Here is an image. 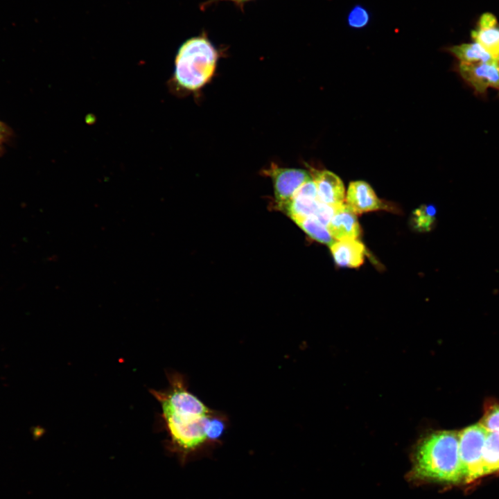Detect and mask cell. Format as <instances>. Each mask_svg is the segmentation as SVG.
<instances>
[{"label": "cell", "mask_w": 499, "mask_h": 499, "mask_svg": "<svg viewBox=\"0 0 499 499\" xmlns=\"http://www.w3.org/2000/svg\"><path fill=\"white\" fill-rule=\"evenodd\" d=\"M346 204L356 214L377 210L394 211V205L380 200L371 186L364 181H354L349 184Z\"/></svg>", "instance_id": "cell-7"}, {"label": "cell", "mask_w": 499, "mask_h": 499, "mask_svg": "<svg viewBox=\"0 0 499 499\" xmlns=\"http://www.w3.org/2000/svg\"><path fill=\"white\" fill-rule=\"evenodd\" d=\"M435 209L432 205H422L412 213V224L419 231H430L435 220Z\"/></svg>", "instance_id": "cell-16"}, {"label": "cell", "mask_w": 499, "mask_h": 499, "mask_svg": "<svg viewBox=\"0 0 499 499\" xmlns=\"http://www.w3.org/2000/svg\"><path fill=\"white\" fill-rule=\"evenodd\" d=\"M218 57L216 49L208 39L198 36L187 40L175 56L173 86L188 92L200 89L213 77Z\"/></svg>", "instance_id": "cell-3"}, {"label": "cell", "mask_w": 499, "mask_h": 499, "mask_svg": "<svg viewBox=\"0 0 499 499\" xmlns=\"http://www.w3.org/2000/svg\"><path fill=\"white\" fill-rule=\"evenodd\" d=\"M488 430L479 422L459 432V453L463 479L472 482L482 476L483 449Z\"/></svg>", "instance_id": "cell-4"}, {"label": "cell", "mask_w": 499, "mask_h": 499, "mask_svg": "<svg viewBox=\"0 0 499 499\" xmlns=\"http://www.w3.org/2000/svg\"><path fill=\"white\" fill-rule=\"evenodd\" d=\"M11 137L10 128L0 121V150Z\"/></svg>", "instance_id": "cell-20"}, {"label": "cell", "mask_w": 499, "mask_h": 499, "mask_svg": "<svg viewBox=\"0 0 499 499\" xmlns=\"http://www.w3.org/2000/svg\"><path fill=\"white\" fill-rule=\"evenodd\" d=\"M338 205H330L320 202L313 217L327 227Z\"/></svg>", "instance_id": "cell-19"}, {"label": "cell", "mask_w": 499, "mask_h": 499, "mask_svg": "<svg viewBox=\"0 0 499 499\" xmlns=\"http://www.w3.org/2000/svg\"><path fill=\"white\" fill-rule=\"evenodd\" d=\"M471 36L473 42L497 59L499 54V23L493 14L483 13L475 28L471 30Z\"/></svg>", "instance_id": "cell-9"}, {"label": "cell", "mask_w": 499, "mask_h": 499, "mask_svg": "<svg viewBox=\"0 0 499 499\" xmlns=\"http://www.w3.org/2000/svg\"><path fill=\"white\" fill-rule=\"evenodd\" d=\"M312 177L316 186L318 200L321 202L330 205L344 203V186L337 175L326 170H314Z\"/></svg>", "instance_id": "cell-8"}, {"label": "cell", "mask_w": 499, "mask_h": 499, "mask_svg": "<svg viewBox=\"0 0 499 499\" xmlns=\"http://www.w3.org/2000/svg\"><path fill=\"white\" fill-rule=\"evenodd\" d=\"M329 247L335 262L340 267L358 268L364 262L365 247L357 239L335 241Z\"/></svg>", "instance_id": "cell-11"}, {"label": "cell", "mask_w": 499, "mask_h": 499, "mask_svg": "<svg viewBox=\"0 0 499 499\" xmlns=\"http://www.w3.org/2000/svg\"><path fill=\"white\" fill-rule=\"evenodd\" d=\"M320 201L318 198L294 195L291 200L283 208L292 220L299 218L313 216Z\"/></svg>", "instance_id": "cell-14"}, {"label": "cell", "mask_w": 499, "mask_h": 499, "mask_svg": "<svg viewBox=\"0 0 499 499\" xmlns=\"http://www.w3.org/2000/svg\"><path fill=\"white\" fill-rule=\"evenodd\" d=\"M292 220L310 238L319 243L331 245L335 241L331 236L327 227L313 216L299 218Z\"/></svg>", "instance_id": "cell-15"}, {"label": "cell", "mask_w": 499, "mask_h": 499, "mask_svg": "<svg viewBox=\"0 0 499 499\" xmlns=\"http://www.w3.org/2000/svg\"><path fill=\"white\" fill-rule=\"evenodd\" d=\"M414 473L417 477L439 482L463 480L459 432L441 431L423 439L416 451Z\"/></svg>", "instance_id": "cell-2"}, {"label": "cell", "mask_w": 499, "mask_h": 499, "mask_svg": "<svg viewBox=\"0 0 499 499\" xmlns=\"http://www.w3.org/2000/svg\"><path fill=\"white\" fill-rule=\"evenodd\" d=\"M447 51L460 63L474 64L495 60L475 42L453 45L448 47Z\"/></svg>", "instance_id": "cell-12"}, {"label": "cell", "mask_w": 499, "mask_h": 499, "mask_svg": "<svg viewBox=\"0 0 499 499\" xmlns=\"http://www.w3.org/2000/svg\"><path fill=\"white\" fill-rule=\"evenodd\" d=\"M166 375L167 388L150 392L160 405L162 427L173 450L186 456L216 442L227 427L226 415L210 409L191 393L183 374L167 371Z\"/></svg>", "instance_id": "cell-1"}, {"label": "cell", "mask_w": 499, "mask_h": 499, "mask_svg": "<svg viewBox=\"0 0 499 499\" xmlns=\"http://www.w3.org/2000/svg\"><path fill=\"white\" fill-rule=\"evenodd\" d=\"M499 471V432L488 431L482 455V476Z\"/></svg>", "instance_id": "cell-13"}, {"label": "cell", "mask_w": 499, "mask_h": 499, "mask_svg": "<svg viewBox=\"0 0 499 499\" xmlns=\"http://www.w3.org/2000/svg\"><path fill=\"white\" fill-rule=\"evenodd\" d=\"M263 173L272 180L277 206L280 209H283L291 200L295 191L303 184L312 178L303 169L282 168L274 164Z\"/></svg>", "instance_id": "cell-6"}, {"label": "cell", "mask_w": 499, "mask_h": 499, "mask_svg": "<svg viewBox=\"0 0 499 499\" xmlns=\"http://www.w3.org/2000/svg\"><path fill=\"white\" fill-rule=\"evenodd\" d=\"M347 21L350 28H362L369 23L370 14L362 6L356 5L349 11Z\"/></svg>", "instance_id": "cell-17"}, {"label": "cell", "mask_w": 499, "mask_h": 499, "mask_svg": "<svg viewBox=\"0 0 499 499\" xmlns=\"http://www.w3.org/2000/svg\"><path fill=\"white\" fill-rule=\"evenodd\" d=\"M455 69L478 96H486L489 89L499 91V62L497 60L474 64L458 62Z\"/></svg>", "instance_id": "cell-5"}, {"label": "cell", "mask_w": 499, "mask_h": 499, "mask_svg": "<svg viewBox=\"0 0 499 499\" xmlns=\"http://www.w3.org/2000/svg\"><path fill=\"white\" fill-rule=\"evenodd\" d=\"M496 60L499 62V54H498Z\"/></svg>", "instance_id": "cell-21"}, {"label": "cell", "mask_w": 499, "mask_h": 499, "mask_svg": "<svg viewBox=\"0 0 499 499\" xmlns=\"http://www.w3.org/2000/svg\"><path fill=\"white\" fill-rule=\"evenodd\" d=\"M334 240L357 239L361 230L356 214L345 203L339 204L327 225Z\"/></svg>", "instance_id": "cell-10"}, {"label": "cell", "mask_w": 499, "mask_h": 499, "mask_svg": "<svg viewBox=\"0 0 499 499\" xmlns=\"http://www.w3.org/2000/svg\"><path fill=\"white\" fill-rule=\"evenodd\" d=\"M480 423L489 432H499V405L489 407Z\"/></svg>", "instance_id": "cell-18"}, {"label": "cell", "mask_w": 499, "mask_h": 499, "mask_svg": "<svg viewBox=\"0 0 499 499\" xmlns=\"http://www.w3.org/2000/svg\"><path fill=\"white\" fill-rule=\"evenodd\" d=\"M232 1H243V0H232Z\"/></svg>", "instance_id": "cell-22"}]
</instances>
